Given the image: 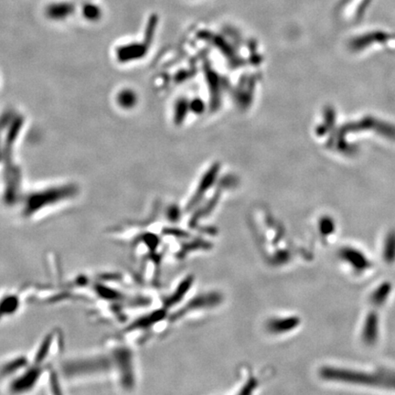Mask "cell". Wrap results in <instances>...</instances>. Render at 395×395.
<instances>
[{
  "label": "cell",
  "instance_id": "cell-2",
  "mask_svg": "<svg viewBox=\"0 0 395 395\" xmlns=\"http://www.w3.org/2000/svg\"><path fill=\"white\" fill-rule=\"evenodd\" d=\"M377 324H378V320L377 318L374 317V315H371L369 318L367 319V324L364 326V331H363V338L366 340H369V341H372L377 339Z\"/></svg>",
  "mask_w": 395,
  "mask_h": 395
},
{
  "label": "cell",
  "instance_id": "cell-3",
  "mask_svg": "<svg viewBox=\"0 0 395 395\" xmlns=\"http://www.w3.org/2000/svg\"><path fill=\"white\" fill-rule=\"evenodd\" d=\"M97 11H98V9H97V7H95V6L89 5V6H86L85 7V14L87 16H88V15H91V16L95 17V16L97 15Z\"/></svg>",
  "mask_w": 395,
  "mask_h": 395
},
{
  "label": "cell",
  "instance_id": "cell-1",
  "mask_svg": "<svg viewBox=\"0 0 395 395\" xmlns=\"http://www.w3.org/2000/svg\"><path fill=\"white\" fill-rule=\"evenodd\" d=\"M341 255L343 259L350 262L349 265L359 270V272H363L370 266L369 260L361 252H358L356 250H343Z\"/></svg>",
  "mask_w": 395,
  "mask_h": 395
}]
</instances>
